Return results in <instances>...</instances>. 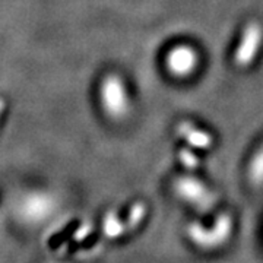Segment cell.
I'll return each mask as SVG.
<instances>
[{
	"label": "cell",
	"mask_w": 263,
	"mask_h": 263,
	"mask_svg": "<svg viewBox=\"0 0 263 263\" xmlns=\"http://www.w3.org/2000/svg\"><path fill=\"white\" fill-rule=\"evenodd\" d=\"M234 231V221L230 214H222L216 218L212 227H205L199 222L187 226L189 240L202 250H215L228 243Z\"/></svg>",
	"instance_id": "1"
},
{
	"label": "cell",
	"mask_w": 263,
	"mask_h": 263,
	"mask_svg": "<svg viewBox=\"0 0 263 263\" xmlns=\"http://www.w3.org/2000/svg\"><path fill=\"white\" fill-rule=\"evenodd\" d=\"M174 190L180 199L187 202L202 214L211 212L218 203L216 192L211 190L203 181H200L193 176H183L179 177L174 183Z\"/></svg>",
	"instance_id": "2"
},
{
	"label": "cell",
	"mask_w": 263,
	"mask_h": 263,
	"mask_svg": "<svg viewBox=\"0 0 263 263\" xmlns=\"http://www.w3.org/2000/svg\"><path fill=\"white\" fill-rule=\"evenodd\" d=\"M263 43V28L259 22H250L243 31V35L240 40V44L234 53V63L237 67L245 69L259 53V48Z\"/></svg>",
	"instance_id": "3"
},
{
	"label": "cell",
	"mask_w": 263,
	"mask_h": 263,
	"mask_svg": "<svg viewBox=\"0 0 263 263\" xmlns=\"http://www.w3.org/2000/svg\"><path fill=\"white\" fill-rule=\"evenodd\" d=\"M103 104L107 113L113 117H122L129 110V98L126 94V88L120 78L108 76L104 79L101 88Z\"/></svg>",
	"instance_id": "4"
},
{
	"label": "cell",
	"mask_w": 263,
	"mask_h": 263,
	"mask_svg": "<svg viewBox=\"0 0 263 263\" xmlns=\"http://www.w3.org/2000/svg\"><path fill=\"white\" fill-rule=\"evenodd\" d=\"M146 214V205L145 203H135L130 209V214L129 218L123 222L122 219L119 218V215L116 212H108L105 218H104L103 222V230L104 234L107 235L108 238H117L120 235L127 234L133 230H136L139 224L143 221Z\"/></svg>",
	"instance_id": "5"
},
{
	"label": "cell",
	"mask_w": 263,
	"mask_h": 263,
	"mask_svg": "<svg viewBox=\"0 0 263 263\" xmlns=\"http://www.w3.org/2000/svg\"><path fill=\"white\" fill-rule=\"evenodd\" d=\"M165 65H167L170 73H173L177 78H187L196 70L197 65H199L197 51L186 44L177 46L167 54Z\"/></svg>",
	"instance_id": "6"
},
{
	"label": "cell",
	"mask_w": 263,
	"mask_h": 263,
	"mask_svg": "<svg viewBox=\"0 0 263 263\" xmlns=\"http://www.w3.org/2000/svg\"><path fill=\"white\" fill-rule=\"evenodd\" d=\"M177 133L180 138H183L187 142L192 148H199V149H208L212 145V136L208 132L197 129L193 123L181 122L177 126Z\"/></svg>",
	"instance_id": "7"
},
{
	"label": "cell",
	"mask_w": 263,
	"mask_h": 263,
	"mask_svg": "<svg viewBox=\"0 0 263 263\" xmlns=\"http://www.w3.org/2000/svg\"><path fill=\"white\" fill-rule=\"evenodd\" d=\"M247 179L254 187L263 186V145L254 152L247 167Z\"/></svg>",
	"instance_id": "8"
},
{
	"label": "cell",
	"mask_w": 263,
	"mask_h": 263,
	"mask_svg": "<svg viewBox=\"0 0 263 263\" xmlns=\"http://www.w3.org/2000/svg\"><path fill=\"white\" fill-rule=\"evenodd\" d=\"M180 162L187 170H195L199 165L197 157L190 149H181L180 151Z\"/></svg>",
	"instance_id": "9"
},
{
	"label": "cell",
	"mask_w": 263,
	"mask_h": 263,
	"mask_svg": "<svg viewBox=\"0 0 263 263\" xmlns=\"http://www.w3.org/2000/svg\"><path fill=\"white\" fill-rule=\"evenodd\" d=\"M91 233H92V227L89 226V224H84V226H81V228L76 231L75 235H73V238H75V241H82V240H85Z\"/></svg>",
	"instance_id": "10"
}]
</instances>
